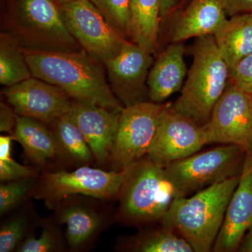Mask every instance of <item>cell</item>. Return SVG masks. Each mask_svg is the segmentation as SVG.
<instances>
[{
	"label": "cell",
	"instance_id": "obj_23",
	"mask_svg": "<svg viewBox=\"0 0 252 252\" xmlns=\"http://www.w3.org/2000/svg\"><path fill=\"white\" fill-rule=\"evenodd\" d=\"M119 248L135 252H194L187 240L162 225L125 239L119 244Z\"/></svg>",
	"mask_w": 252,
	"mask_h": 252
},
{
	"label": "cell",
	"instance_id": "obj_7",
	"mask_svg": "<svg viewBox=\"0 0 252 252\" xmlns=\"http://www.w3.org/2000/svg\"><path fill=\"white\" fill-rule=\"evenodd\" d=\"M129 167L121 171L102 170L89 165L78 167L73 171L44 170L38 176L34 196L42 200L47 207L56 210L64 199L83 195L97 200L119 198Z\"/></svg>",
	"mask_w": 252,
	"mask_h": 252
},
{
	"label": "cell",
	"instance_id": "obj_22",
	"mask_svg": "<svg viewBox=\"0 0 252 252\" xmlns=\"http://www.w3.org/2000/svg\"><path fill=\"white\" fill-rule=\"evenodd\" d=\"M49 126L56 139L59 160L78 167L89 165L94 161V154L85 137L69 113Z\"/></svg>",
	"mask_w": 252,
	"mask_h": 252
},
{
	"label": "cell",
	"instance_id": "obj_12",
	"mask_svg": "<svg viewBox=\"0 0 252 252\" xmlns=\"http://www.w3.org/2000/svg\"><path fill=\"white\" fill-rule=\"evenodd\" d=\"M154 62L152 54L127 40L106 63L109 86L124 107L149 100L147 79Z\"/></svg>",
	"mask_w": 252,
	"mask_h": 252
},
{
	"label": "cell",
	"instance_id": "obj_21",
	"mask_svg": "<svg viewBox=\"0 0 252 252\" xmlns=\"http://www.w3.org/2000/svg\"><path fill=\"white\" fill-rule=\"evenodd\" d=\"M161 0H130V41L153 54L158 46Z\"/></svg>",
	"mask_w": 252,
	"mask_h": 252
},
{
	"label": "cell",
	"instance_id": "obj_30",
	"mask_svg": "<svg viewBox=\"0 0 252 252\" xmlns=\"http://www.w3.org/2000/svg\"><path fill=\"white\" fill-rule=\"evenodd\" d=\"M229 80L252 94V53L230 69Z\"/></svg>",
	"mask_w": 252,
	"mask_h": 252
},
{
	"label": "cell",
	"instance_id": "obj_20",
	"mask_svg": "<svg viewBox=\"0 0 252 252\" xmlns=\"http://www.w3.org/2000/svg\"><path fill=\"white\" fill-rule=\"evenodd\" d=\"M213 36L220 54L231 69L252 53V13L230 16Z\"/></svg>",
	"mask_w": 252,
	"mask_h": 252
},
{
	"label": "cell",
	"instance_id": "obj_18",
	"mask_svg": "<svg viewBox=\"0 0 252 252\" xmlns=\"http://www.w3.org/2000/svg\"><path fill=\"white\" fill-rule=\"evenodd\" d=\"M228 18L224 0H191L175 23L172 41L214 36Z\"/></svg>",
	"mask_w": 252,
	"mask_h": 252
},
{
	"label": "cell",
	"instance_id": "obj_14",
	"mask_svg": "<svg viewBox=\"0 0 252 252\" xmlns=\"http://www.w3.org/2000/svg\"><path fill=\"white\" fill-rule=\"evenodd\" d=\"M252 225V147L247 152L238 185L227 207L212 252H238L244 236Z\"/></svg>",
	"mask_w": 252,
	"mask_h": 252
},
{
	"label": "cell",
	"instance_id": "obj_34",
	"mask_svg": "<svg viewBox=\"0 0 252 252\" xmlns=\"http://www.w3.org/2000/svg\"><path fill=\"white\" fill-rule=\"evenodd\" d=\"M238 252H252V225L245 235Z\"/></svg>",
	"mask_w": 252,
	"mask_h": 252
},
{
	"label": "cell",
	"instance_id": "obj_16",
	"mask_svg": "<svg viewBox=\"0 0 252 252\" xmlns=\"http://www.w3.org/2000/svg\"><path fill=\"white\" fill-rule=\"evenodd\" d=\"M55 210L56 220L65 225L67 246L74 251L86 246L103 230L104 215L77 195L64 199Z\"/></svg>",
	"mask_w": 252,
	"mask_h": 252
},
{
	"label": "cell",
	"instance_id": "obj_5",
	"mask_svg": "<svg viewBox=\"0 0 252 252\" xmlns=\"http://www.w3.org/2000/svg\"><path fill=\"white\" fill-rule=\"evenodd\" d=\"M4 23L23 49L73 51L82 49L68 31L54 0H19Z\"/></svg>",
	"mask_w": 252,
	"mask_h": 252
},
{
	"label": "cell",
	"instance_id": "obj_2",
	"mask_svg": "<svg viewBox=\"0 0 252 252\" xmlns=\"http://www.w3.org/2000/svg\"><path fill=\"white\" fill-rule=\"evenodd\" d=\"M240 176L221 181L190 196L176 198L160 220L161 225L187 240L194 252L212 251Z\"/></svg>",
	"mask_w": 252,
	"mask_h": 252
},
{
	"label": "cell",
	"instance_id": "obj_35",
	"mask_svg": "<svg viewBox=\"0 0 252 252\" xmlns=\"http://www.w3.org/2000/svg\"><path fill=\"white\" fill-rule=\"evenodd\" d=\"M56 4L59 5L66 4V3L71 2V1H76V0H54Z\"/></svg>",
	"mask_w": 252,
	"mask_h": 252
},
{
	"label": "cell",
	"instance_id": "obj_33",
	"mask_svg": "<svg viewBox=\"0 0 252 252\" xmlns=\"http://www.w3.org/2000/svg\"><path fill=\"white\" fill-rule=\"evenodd\" d=\"M179 0H161L160 5V17L161 19L167 17L171 14L177 6Z\"/></svg>",
	"mask_w": 252,
	"mask_h": 252
},
{
	"label": "cell",
	"instance_id": "obj_17",
	"mask_svg": "<svg viewBox=\"0 0 252 252\" xmlns=\"http://www.w3.org/2000/svg\"><path fill=\"white\" fill-rule=\"evenodd\" d=\"M185 54L182 42H172L154 61L147 79L149 101L164 103L182 90L187 75Z\"/></svg>",
	"mask_w": 252,
	"mask_h": 252
},
{
	"label": "cell",
	"instance_id": "obj_26",
	"mask_svg": "<svg viewBox=\"0 0 252 252\" xmlns=\"http://www.w3.org/2000/svg\"><path fill=\"white\" fill-rule=\"evenodd\" d=\"M34 220L27 210L9 217L0 228V252H16L25 239L31 234Z\"/></svg>",
	"mask_w": 252,
	"mask_h": 252
},
{
	"label": "cell",
	"instance_id": "obj_28",
	"mask_svg": "<svg viewBox=\"0 0 252 252\" xmlns=\"http://www.w3.org/2000/svg\"><path fill=\"white\" fill-rule=\"evenodd\" d=\"M107 22L126 39H130V0H89Z\"/></svg>",
	"mask_w": 252,
	"mask_h": 252
},
{
	"label": "cell",
	"instance_id": "obj_8",
	"mask_svg": "<svg viewBox=\"0 0 252 252\" xmlns=\"http://www.w3.org/2000/svg\"><path fill=\"white\" fill-rule=\"evenodd\" d=\"M169 104L149 100L123 109L109 164L111 170L121 171L147 157Z\"/></svg>",
	"mask_w": 252,
	"mask_h": 252
},
{
	"label": "cell",
	"instance_id": "obj_9",
	"mask_svg": "<svg viewBox=\"0 0 252 252\" xmlns=\"http://www.w3.org/2000/svg\"><path fill=\"white\" fill-rule=\"evenodd\" d=\"M68 31L83 49L105 65L128 39L111 26L89 0L59 5Z\"/></svg>",
	"mask_w": 252,
	"mask_h": 252
},
{
	"label": "cell",
	"instance_id": "obj_27",
	"mask_svg": "<svg viewBox=\"0 0 252 252\" xmlns=\"http://www.w3.org/2000/svg\"><path fill=\"white\" fill-rule=\"evenodd\" d=\"M37 177L1 182L0 185V215L4 216L23 205L34 195Z\"/></svg>",
	"mask_w": 252,
	"mask_h": 252
},
{
	"label": "cell",
	"instance_id": "obj_24",
	"mask_svg": "<svg viewBox=\"0 0 252 252\" xmlns=\"http://www.w3.org/2000/svg\"><path fill=\"white\" fill-rule=\"evenodd\" d=\"M32 77L24 51L12 36L0 34V83L5 87L16 85Z\"/></svg>",
	"mask_w": 252,
	"mask_h": 252
},
{
	"label": "cell",
	"instance_id": "obj_15",
	"mask_svg": "<svg viewBox=\"0 0 252 252\" xmlns=\"http://www.w3.org/2000/svg\"><path fill=\"white\" fill-rule=\"evenodd\" d=\"M122 110L80 101L73 102L69 114L85 137L94 160L102 166L110 161Z\"/></svg>",
	"mask_w": 252,
	"mask_h": 252
},
{
	"label": "cell",
	"instance_id": "obj_1",
	"mask_svg": "<svg viewBox=\"0 0 252 252\" xmlns=\"http://www.w3.org/2000/svg\"><path fill=\"white\" fill-rule=\"evenodd\" d=\"M23 51L32 77L58 86L74 100L124 108L111 89L104 64L85 50Z\"/></svg>",
	"mask_w": 252,
	"mask_h": 252
},
{
	"label": "cell",
	"instance_id": "obj_32",
	"mask_svg": "<svg viewBox=\"0 0 252 252\" xmlns=\"http://www.w3.org/2000/svg\"><path fill=\"white\" fill-rule=\"evenodd\" d=\"M224 2L228 17L252 13V0H224Z\"/></svg>",
	"mask_w": 252,
	"mask_h": 252
},
{
	"label": "cell",
	"instance_id": "obj_4",
	"mask_svg": "<svg viewBox=\"0 0 252 252\" xmlns=\"http://www.w3.org/2000/svg\"><path fill=\"white\" fill-rule=\"evenodd\" d=\"M193 57L180 96L172 103V107L199 125L204 126L228 86L230 69L213 36L198 38Z\"/></svg>",
	"mask_w": 252,
	"mask_h": 252
},
{
	"label": "cell",
	"instance_id": "obj_13",
	"mask_svg": "<svg viewBox=\"0 0 252 252\" xmlns=\"http://www.w3.org/2000/svg\"><path fill=\"white\" fill-rule=\"evenodd\" d=\"M1 94L18 116L32 118L48 126L69 114L74 102L58 86L34 77L5 87Z\"/></svg>",
	"mask_w": 252,
	"mask_h": 252
},
{
	"label": "cell",
	"instance_id": "obj_19",
	"mask_svg": "<svg viewBox=\"0 0 252 252\" xmlns=\"http://www.w3.org/2000/svg\"><path fill=\"white\" fill-rule=\"evenodd\" d=\"M11 135L14 140L22 146L26 157L38 168L44 169L50 162L59 160L54 133L49 126L40 121L17 116Z\"/></svg>",
	"mask_w": 252,
	"mask_h": 252
},
{
	"label": "cell",
	"instance_id": "obj_6",
	"mask_svg": "<svg viewBox=\"0 0 252 252\" xmlns=\"http://www.w3.org/2000/svg\"><path fill=\"white\" fill-rule=\"evenodd\" d=\"M246 149L222 144L206 152L193 154L165 167L175 187L177 198L187 197L234 176L240 175Z\"/></svg>",
	"mask_w": 252,
	"mask_h": 252
},
{
	"label": "cell",
	"instance_id": "obj_31",
	"mask_svg": "<svg viewBox=\"0 0 252 252\" xmlns=\"http://www.w3.org/2000/svg\"><path fill=\"white\" fill-rule=\"evenodd\" d=\"M17 114L14 109L4 102L0 103V132L12 135L17 122Z\"/></svg>",
	"mask_w": 252,
	"mask_h": 252
},
{
	"label": "cell",
	"instance_id": "obj_3",
	"mask_svg": "<svg viewBox=\"0 0 252 252\" xmlns=\"http://www.w3.org/2000/svg\"><path fill=\"white\" fill-rule=\"evenodd\" d=\"M176 198L165 167L142 158L129 167L118 198L117 220L138 227L160 222Z\"/></svg>",
	"mask_w": 252,
	"mask_h": 252
},
{
	"label": "cell",
	"instance_id": "obj_11",
	"mask_svg": "<svg viewBox=\"0 0 252 252\" xmlns=\"http://www.w3.org/2000/svg\"><path fill=\"white\" fill-rule=\"evenodd\" d=\"M206 144L203 126L177 112L170 102L162 114L147 157L165 167L197 153Z\"/></svg>",
	"mask_w": 252,
	"mask_h": 252
},
{
	"label": "cell",
	"instance_id": "obj_25",
	"mask_svg": "<svg viewBox=\"0 0 252 252\" xmlns=\"http://www.w3.org/2000/svg\"><path fill=\"white\" fill-rule=\"evenodd\" d=\"M59 223L55 220H48L43 223L42 230L39 238L30 234L20 245L16 252H57L65 250L67 246L65 235H63Z\"/></svg>",
	"mask_w": 252,
	"mask_h": 252
},
{
	"label": "cell",
	"instance_id": "obj_10",
	"mask_svg": "<svg viewBox=\"0 0 252 252\" xmlns=\"http://www.w3.org/2000/svg\"><path fill=\"white\" fill-rule=\"evenodd\" d=\"M207 144L252 147V94L229 80L226 89L203 126Z\"/></svg>",
	"mask_w": 252,
	"mask_h": 252
},
{
	"label": "cell",
	"instance_id": "obj_29",
	"mask_svg": "<svg viewBox=\"0 0 252 252\" xmlns=\"http://www.w3.org/2000/svg\"><path fill=\"white\" fill-rule=\"evenodd\" d=\"M12 135L0 136V180L1 182L37 177L38 167L26 166L11 157Z\"/></svg>",
	"mask_w": 252,
	"mask_h": 252
}]
</instances>
